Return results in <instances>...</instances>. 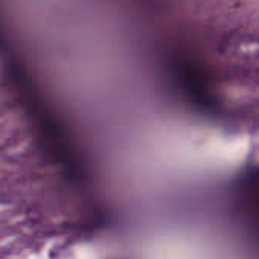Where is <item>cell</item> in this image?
Segmentation results:
<instances>
[{
	"mask_svg": "<svg viewBox=\"0 0 259 259\" xmlns=\"http://www.w3.org/2000/svg\"><path fill=\"white\" fill-rule=\"evenodd\" d=\"M181 71H182V74L184 76H193V71L191 70H187V65H184L182 68H181ZM194 76H196V73H194ZM185 87L190 90V91H194L193 90V83H191V80H188V82H185ZM194 88H196V99H199L200 102H205V100H208L209 99V93H208V90H203L205 87H203V83H199V82H196L194 83Z\"/></svg>",
	"mask_w": 259,
	"mask_h": 259,
	"instance_id": "7a4b0ae2",
	"label": "cell"
},
{
	"mask_svg": "<svg viewBox=\"0 0 259 259\" xmlns=\"http://www.w3.org/2000/svg\"><path fill=\"white\" fill-rule=\"evenodd\" d=\"M237 202L246 231L259 246V167L250 168L241 176Z\"/></svg>",
	"mask_w": 259,
	"mask_h": 259,
	"instance_id": "6da1fadb",
	"label": "cell"
}]
</instances>
